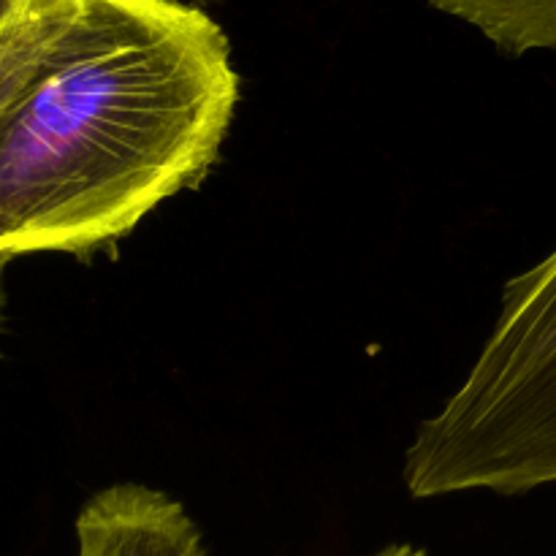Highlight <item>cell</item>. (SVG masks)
Instances as JSON below:
<instances>
[{"mask_svg":"<svg viewBox=\"0 0 556 556\" xmlns=\"http://www.w3.org/2000/svg\"><path fill=\"white\" fill-rule=\"evenodd\" d=\"M239 101L223 27L182 0H81L0 117V261L134 231L220 152Z\"/></svg>","mask_w":556,"mask_h":556,"instance_id":"6da1fadb","label":"cell"},{"mask_svg":"<svg viewBox=\"0 0 556 556\" xmlns=\"http://www.w3.org/2000/svg\"><path fill=\"white\" fill-rule=\"evenodd\" d=\"M413 497L556 483V250L505 286L470 375L407 448Z\"/></svg>","mask_w":556,"mask_h":556,"instance_id":"7a4b0ae2","label":"cell"},{"mask_svg":"<svg viewBox=\"0 0 556 556\" xmlns=\"http://www.w3.org/2000/svg\"><path fill=\"white\" fill-rule=\"evenodd\" d=\"M9 261H0V320H3V304H5V288H3V271Z\"/></svg>","mask_w":556,"mask_h":556,"instance_id":"ba28073f","label":"cell"},{"mask_svg":"<svg viewBox=\"0 0 556 556\" xmlns=\"http://www.w3.org/2000/svg\"><path fill=\"white\" fill-rule=\"evenodd\" d=\"M81 0H22L0 25V117L52 63Z\"/></svg>","mask_w":556,"mask_h":556,"instance_id":"277c9868","label":"cell"},{"mask_svg":"<svg viewBox=\"0 0 556 556\" xmlns=\"http://www.w3.org/2000/svg\"><path fill=\"white\" fill-rule=\"evenodd\" d=\"M20 3H22V0H0V25H3V22L9 20L11 14H14V9Z\"/></svg>","mask_w":556,"mask_h":556,"instance_id":"52a82bcc","label":"cell"},{"mask_svg":"<svg viewBox=\"0 0 556 556\" xmlns=\"http://www.w3.org/2000/svg\"><path fill=\"white\" fill-rule=\"evenodd\" d=\"M372 556H427V552H421V548H416V546H407V543H396V546L383 548V552H378Z\"/></svg>","mask_w":556,"mask_h":556,"instance_id":"8992f818","label":"cell"},{"mask_svg":"<svg viewBox=\"0 0 556 556\" xmlns=\"http://www.w3.org/2000/svg\"><path fill=\"white\" fill-rule=\"evenodd\" d=\"M76 556H204L201 532L168 494L117 483L81 508Z\"/></svg>","mask_w":556,"mask_h":556,"instance_id":"3957f363","label":"cell"},{"mask_svg":"<svg viewBox=\"0 0 556 556\" xmlns=\"http://www.w3.org/2000/svg\"><path fill=\"white\" fill-rule=\"evenodd\" d=\"M510 54L556 49V0H427Z\"/></svg>","mask_w":556,"mask_h":556,"instance_id":"5b68a950","label":"cell"}]
</instances>
